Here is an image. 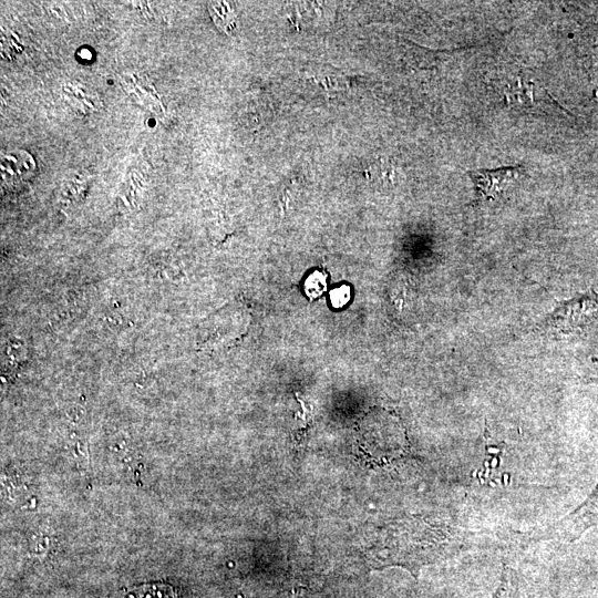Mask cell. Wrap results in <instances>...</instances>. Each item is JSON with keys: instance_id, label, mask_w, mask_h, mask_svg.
Returning a JSON list of instances; mask_svg holds the SVG:
<instances>
[{"instance_id": "5b68a950", "label": "cell", "mask_w": 598, "mask_h": 598, "mask_svg": "<svg viewBox=\"0 0 598 598\" xmlns=\"http://www.w3.org/2000/svg\"><path fill=\"white\" fill-rule=\"evenodd\" d=\"M519 166L502 167L492 171H471V176L476 192L485 197L495 196L501 189L508 184L517 174Z\"/></svg>"}, {"instance_id": "8992f818", "label": "cell", "mask_w": 598, "mask_h": 598, "mask_svg": "<svg viewBox=\"0 0 598 598\" xmlns=\"http://www.w3.org/2000/svg\"><path fill=\"white\" fill-rule=\"evenodd\" d=\"M127 598H177L174 587L167 584H147L127 590Z\"/></svg>"}, {"instance_id": "3957f363", "label": "cell", "mask_w": 598, "mask_h": 598, "mask_svg": "<svg viewBox=\"0 0 598 598\" xmlns=\"http://www.w3.org/2000/svg\"><path fill=\"white\" fill-rule=\"evenodd\" d=\"M598 526V483L587 498L569 514L548 526L535 540L571 544L588 529Z\"/></svg>"}, {"instance_id": "52a82bcc", "label": "cell", "mask_w": 598, "mask_h": 598, "mask_svg": "<svg viewBox=\"0 0 598 598\" xmlns=\"http://www.w3.org/2000/svg\"><path fill=\"white\" fill-rule=\"evenodd\" d=\"M212 18L217 27L229 32L235 27V14L228 3L216 2L209 7Z\"/></svg>"}, {"instance_id": "6da1fadb", "label": "cell", "mask_w": 598, "mask_h": 598, "mask_svg": "<svg viewBox=\"0 0 598 598\" xmlns=\"http://www.w3.org/2000/svg\"><path fill=\"white\" fill-rule=\"evenodd\" d=\"M463 538L462 532L448 524L411 517L386 524L368 549L377 564L401 565L416 571L422 565L461 548Z\"/></svg>"}, {"instance_id": "9c48e42d", "label": "cell", "mask_w": 598, "mask_h": 598, "mask_svg": "<svg viewBox=\"0 0 598 598\" xmlns=\"http://www.w3.org/2000/svg\"><path fill=\"white\" fill-rule=\"evenodd\" d=\"M350 288L348 286L339 287L331 291V302L336 308L344 306L350 299Z\"/></svg>"}, {"instance_id": "7a4b0ae2", "label": "cell", "mask_w": 598, "mask_h": 598, "mask_svg": "<svg viewBox=\"0 0 598 598\" xmlns=\"http://www.w3.org/2000/svg\"><path fill=\"white\" fill-rule=\"evenodd\" d=\"M598 321V292L589 288L584 293L561 301L550 315L548 324L557 334L581 332Z\"/></svg>"}, {"instance_id": "ba28073f", "label": "cell", "mask_w": 598, "mask_h": 598, "mask_svg": "<svg viewBox=\"0 0 598 598\" xmlns=\"http://www.w3.org/2000/svg\"><path fill=\"white\" fill-rule=\"evenodd\" d=\"M324 289L326 280L324 276L321 272L316 271L309 276L306 281V292L309 297L316 298L321 295Z\"/></svg>"}, {"instance_id": "277c9868", "label": "cell", "mask_w": 598, "mask_h": 598, "mask_svg": "<svg viewBox=\"0 0 598 598\" xmlns=\"http://www.w3.org/2000/svg\"><path fill=\"white\" fill-rule=\"evenodd\" d=\"M33 157L25 151L13 150L1 157V178L4 185H17L28 179L34 172Z\"/></svg>"}, {"instance_id": "30bf717a", "label": "cell", "mask_w": 598, "mask_h": 598, "mask_svg": "<svg viewBox=\"0 0 598 598\" xmlns=\"http://www.w3.org/2000/svg\"><path fill=\"white\" fill-rule=\"evenodd\" d=\"M512 582L507 569L503 571L501 584L492 598H512Z\"/></svg>"}]
</instances>
